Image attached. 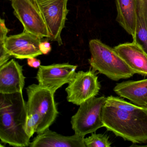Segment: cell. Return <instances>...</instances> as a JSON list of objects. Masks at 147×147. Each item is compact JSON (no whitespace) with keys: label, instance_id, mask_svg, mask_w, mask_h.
Returning a JSON list of instances; mask_svg holds the SVG:
<instances>
[{"label":"cell","instance_id":"1","mask_svg":"<svg viewBox=\"0 0 147 147\" xmlns=\"http://www.w3.org/2000/svg\"><path fill=\"white\" fill-rule=\"evenodd\" d=\"M104 127L134 144L147 143V108L118 97L107 98L102 114Z\"/></svg>","mask_w":147,"mask_h":147},{"label":"cell","instance_id":"13","mask_svg":"<svg viewBox=\"0 0 147 147\" xmlns=\"http://www.w3.org/2000/svg\"><path fill=\"white\" fill-rule=\"evenodd\" d=\"M84 138L75 134L64 136L49 129L38 133L30 142V147H86Z\"/></svg>","mask_w":147,"mask_h":147},{"label":"cell","instance_id":"20","mask_svg":"<svg viewBox=\"0 0 147 147\" xmlns=\"http://www.w3.org/2000/svg\"><path fill=\"white\" fill-rule=\"evenodd\" d=\"M27 64L31 67L38 68L41 66V62L35 57H31L27 59Z\"/></svg>","mask_w":147,"mask_h":147},{"label":"cell","instance_id":"8","mask_svg":"<svg viewBox=\"0 0 147 147\" xmlns=\"http://www.w3.org/2000/svg\"><path fill=\"white\" fill-rule=\"evenodd\" d=\"M101 88L98 76L93 70L76 72L66 88L68 101L80 106L98 94Z\"/></svg>","mask_w":147,"mask_h":147},{"label":"cell","instance_id":"12","mask_svg":"<svg viewBox=\"0 0 147 147\" xmlns=\"http://www.w3.org/2000/svg\"><path fill=\"white\" fill-rule=\"evenodd\" d=\"M114 49L135 74L147 76V54L138 43L133 41Z\"/></svg>","mask_w":147,"mask_h":147},{"label":"cell","instance_id":"2","mask_svg":"<svg viewBox=\"0 0 147 147\" xmlns=\"http://www.w3.org/2000/svg\"><path fill=\"white\" fill-rule=\"evenodd\" d=\"M28 118L22 93H0V139L14 147H29L30 138L26 132Z\"/></svg>","mask_w":147,"mask_h":147},{"label":"cell","instance_id":"11","mask_svg":"<svg viewBox=\"0 0 147 147\" xmlns=\"http://www.w3.org/2000/svg\"><path fill=\"white\" fill-rule=\"evenodd\" d=\"M23 66L11 59L0 67V93H22L25 84Z\"/></svg>","mask_w":147,"mask_h":147},{"label":"cell","instance_id":"18","mask_svg":"<svg viewBox=\"0 0 147 147\" xmlns=\"http://www.w3.org/2000/svg\"><path fill=\"white\" fill-rule=\"evenodd\" d=\"M84 144L86 147H110L111 142L109 137L105 134L91 133V136L84 138Z\"/></svg>","mask_w":147,"mask_h":147},{"label":"cell","instance_id":"5","mask_svg":"<svg viewBox=\"0 0 147 147\" xmlns=\"http://www.w3.org/2000/svg\"><path fill=\"white\" fill-rule=\"evenodd\" d=\"M106 100L104 96L94 97L80 105L77 112L71 118L75 134L85 137L104 127L102 114Z\"/></svg>","mask_w":147,"mask_h":147},{"label":"cell","instance_id":"10","mask_svg":"<svg viewBox=\"0 0 147 147\" xmlns=\"http://www.w3.org/2000/svg\"><path fill=\"white\" fill-rule=\"evenodd\" d=\"M42 38L28 32L7 37L5 48L11 57L18 59L36 57L43 55L39 49Z\"/></svg>","mask_w":147,"mask_h":147},{"label":"cell","instance_id":"22","mask_svg":"<svg viewBox=\"0 0 147 147\" xmlns=\"http://www.w3.org/2000/svg\"><path fill=\"white\" fill-rule=\"evenodd\" d=\"M10 1H12V0H10Z\"/></svg>","mask_w":147,"mask_h":147},{"label":"cell","instance_id":"7","mask_svg":"<svg viewBox=\"0 0 147 147\" xmlns=\"http://www.w3.org/2000/svg\"><path fill=\"white\" fill-rule=\"evenodd\" d=\"M14 14L24 30L41 38L50 37L49 32L36 0H12Z\"/></svg>","mask_w":147,"mask_h":147},{"label":"cell","instance_id":"4","mask_svg":"<svg viewBox=\"0 0 147 147\" xmlns=\"http://www.w3.org/2000/svg\"><path fill=\"white\" fill-rule=\"evenodd\" d=\"M89 47L91 56L88 62L95 72L115 81L128 79L136 74L114 48L98 39L90 40Z\"/></svg>","mask_w":147,"mask_h":147},{"label":"cell","instance_id":"15","mask_svg":"<svg viewBox=\"0 0 147 147\" xmlns=\"http://www.w3.org/2000/svg\"><path fill=\"white\" fill-rule=\"evenodd\" d=\"M117 10L116 21L135 39L137 28V0H115Z\"/></svg>","mask_w":147,"mask_h":147},{"label":"cell","instance_id":"16","mask_svg":"<svg viewBox=\"0 0 147 147\" xmlns=\"http://www.w3.org/2000/svg\"><path fill=\"white\" fill-rule=\"evenodd\" d=\"M138 23L135 41L147 54V0H137Z\"/></svg>","mask_w":147,"mask_h":147},{"label":"cell","instance_id":"21","mask_svg":"<svg viewBox=\"0 0 147 147\" xmlns=\"http://www.w3.org/2000/svg\"><path fill=\"white\" fill-rule=\"evenodd\" d=\"M145 146V147H147V145H142V146Z\"/></svg>","mask_w":147,"mask_h":147},{"label":"cell","instance_id":"14","mask_svg":"<svg viewBox=\"0 0 147 147\" xmlns=\"http://www.w3.org/2000/svg\"><path fill=\"white\" fill-rule=\"evenodd\" d=\"M113 91L120 97L129 100L132 104L147 108V79L117 83Z\"/></svg>","mask_w":147,"mask_h":147},{"label":"cell","instance_id":"17","mask_svg":"<svg viewBox=\"0 0 147 147\" xmlns=\"http://www.w3.org/2000/svg\"><path fill=\"white\" fill-rule=\"evenodd\" d=\"M10 30L6 27L5 20H0V67L6 63L11 57L5 48V43L7 35Z\"/></svg>","mask_w":147,"mask_h":147},{"label":"cell","instance_id":"9","mask_svg":"<svg viewBox=\"0 0 147 147\" xmlns=\"http://www.w3.org/2000/svg\"><path fill=\"white\" fill-rule=\"evenodd\" d=\"M77 68V66L69 63L41 65L36 79L40 86L55 93L57 89L70 82Z\"/></svg>","mask_w":147,"mask_h":147},{"label":"cell","instance_id":"19","mask_svg":"<svg viewBox=\"0 0 147 147\" xmlns=\"http://www.w3.org/2000/svg\"><path fill=\"white\" fill-rule=\"evenodd\" d=\"M39 49L43 55H47L51 51V45L48 41L42 42L39 45Z\"/></svg>","mask_w":147,"mask_h":147},{"label":"cell","instance_id":"6","mask_svg":"<svg viewBox=\"0 0 147 147\" xmlns=\"http://www.w3.org/2000/svg\"><path fill=\"white\" fill-rule=\"evenodd\" d=\"M36 1L49 32L48 40L57 42L60 46L62 45L61 33L65 27L69 0Z\"/></svg>","mask_w":147,"mask_h":147},{"label":"cell","instance_id":"3","mask_svg":"<svg viewBox=\"0 0 147 147\" xmlns=\"http://www.w3.org/2000/svg\"><path fill=\"white\" fill-rule=\"evenodd\" d=\"M26 91L27 124L31 128L37 129L38 134L49 129L58 116L55 93L39 84L28 86Z\"/></svg>","mask_w":147,"mask_h":147}]
</instances>
